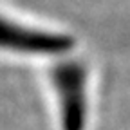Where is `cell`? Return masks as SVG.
I'll list each match as a JSON object with an SVG mask.
<instances>
[{
  "label": "cell",
  "instance_id": "6da1fadb",
  "mask_svg": "<svg viewBox=\"0 0 130 130\" xmlns=\"http://www.w3.org/2000/svg\"><path fill=\"white\" fill-rule=\"evenodd\" d=\"M72 38L42 29L0 13V51L14 54H60L71 49Z\"/></svg>",
  "mask_w": 130,
  "mask_h": 130
}]
</instances>
